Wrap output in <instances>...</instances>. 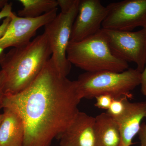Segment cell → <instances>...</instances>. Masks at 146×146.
<instances>
[{
  "label": "cell",
  "instance_id": "cell-17",
  "mask_svg": "<svg viewBox=\"0 0 146 146\" xmlns=\"http://www.w3.org/2000/svg\"><path fill=\"white\" fill-rule=\"evenodd\" d=\"M12 11V4L11 3H7L0 11V20L3 18H11L14 15Z\"/></svg>",
  "mask_w": 146,
  "mask_h": 146
},
{
  "label": "cell",
  "instance_id": "cell-16",
  "mask_svg": "<svg viewBox=\"0 0 146 146\" xmlns=\"http://www.w3.org/2000/svg\"><path fill=\"white\" fill-rule=\"evenodd\" d=\"M95 106L100 109H108L114 98L108 95H102L96 97Z\"/></svg>",
  "mask_w": 146,
  "mask_h": 146
},
{
  "label": "cell",
  "instance_id": "cell-15",
  "mask_svg": "<svg viewBox=\"0 0 146 146\" xmlns=\"http://www.w3.org/2000/svg\"><path fill=\"white\" fill-rule=\"evenodd\" d=\"M127 99V98L125 97L114 99L107 110V113L114 119L119 117L124 111L125 101Z\"/></svg>",
  "mask_w": 146,
  "mask_h": 146
},
{
  "label": "cell",
  "instance_id": "cell-13",
  "mask_svg": "<svg viewBox=\"0 0 146 146\" xmlns=\"http://www.w3.org/2000/svg\"><path fill=\"white\" fill-rule=\"evenodd\" d=\"M94 131L96 146H121L119 125L107 112L102 113L95 118Z\"/></svg>",
  "mask_w": 146,
  "mask_h": 146
},
{
  "label": "cell",
  "instance_id": "cell-14",
  "mask_svg": "<svg viewBox=\"0 0 146 146\" xmlns=\"http://www.w3.org/2000/svg\"><path fill=\"white\" fill-rule=\"evenodd\" d=\"M23 8L18 11L20 17L34 18L50 12L57 8L56 0H19Z\"/></svg>",
  "mask_w": 146,
  "mask_h": 146
},
{
  "label": "cell",
  "instance_id": "cell-24",
  "mask_svg": "<svg viewBox=\"0 0 146 146\" xmlns=\"http://www.w3.org/2000/svg\"><path fill=\"white\" fill-rule=\"evenodd\" d=\"M3 114H0V125L2 122L3 119Z\"/></svg>",
  "mask_w": 146,
  "mask_h": 146
},
{
  "label": "cell",
  "instance_id": "cell-20",
  "mask_svg": "<svg viewBox=\"0 0 146 146\" xmlns=\"http://www.w3.org/2000/svg\"><path fill=\"white\" fill-rule=\"evenodd\" d=\"M11 20V18H5L3 21L2 23L0 25V40L5 34L7 30L9 25L10 23ZM3 57L0 56V63H1V61Z\"/></svg>",
  "mask_w": 146,
  "mask_h": 146
},
{
  "label": "cell",
  "instance_id": "cell-19",
  "mask_svg": "<svg viewBox=\"0 0 146 146\" xmlns=\"http://www.w3.org/2000/svg\"><path fill=\"white\" fill-rule=\"evenodd\" d=\"M141 141V146H146V123H141L140 130L138 134Z\"/></svg>",
  "mask_w": 146,
  "mask_h": 146
},
{
  "label": "cell",
  "instance_id": "cell-4",
  "mask_svg": "<svg viewBox=\"0 0 146 146\" xmlns=\"http://www.w3.org/2000/svg\"><path fill=\"white\" fill-rule=\"evenodd\" d=\"M142 73L137 69L129 68L122 72L103 71L86 72L76 80L82 98H96L108 95L114 99L132 98L131 91L141 85Z\"/></svg>",
  "mask_w": 146,
  "mask_h": 146
},
{
  "label": "cell",
  "instance_id": "cell-11",
  "mask_svg": "<svg viewBox=\"0 0 146 146\" xmlns=\"http://www.w3.org/2000/svg\"><path fill=\"white\" fill-rule=\"evenodd\" d=\"M146 118V101L131 102L125 101L124 111L116 120L121 135V146H131L132 140L138 134L141 122Z\"/></svg>",
  "mask_w": 146,
  "mask_h": 146
},
{
  "label": "cell",
  "instance_id": "cell-6",
  "mask_svg": "<svg viewBox=\"0 0 146 146\" xmlns=\"http://www.w3.org/2000/svg\"><path fill=\"white\" fill-rule=\"evenodd\" d=\"M102 29L113 55L127 63H135L136 69L143 72L146 66V28L137 31Z\"/></svg>",
  "mask_w": 146,
  "mask_h": 146
},
{
  "label": "cell",
  "instance_id": "cell-23",
  "mask_svg": "<svg viewBox=\"0 0 146 146\" xmlns=\"http://www.w3.org/2000/svg\"><path fill=\"white\" fill-rule=\"evenodd\" d=\"M8 2V1L6 0H0V8H2Z\"/></svg>",
  "mask_w": 146,
  "mask_h": 146
},
{
  "label": "cell",
  "instance_id": "cell-21",
  "mask_svg": "<svg viewBox=\"0 0 146 146\" xmlns=\"http://www.w3.org/2000/svg\"><path fill=\"white\" fill-rule=\"evenodd\" d=\"M141 85L142 94L146 96V66L143 72L142 73V81Z\"/></svg>",
  "mask_w": 146,
  "mask_h": 146
},
{
  "label": "cell",
  "instance_id": "cell-18",
  "mask_svg": "<svg viewBox=\"0 0 146 146\" xmlns=\"http://www.w3.org/2000/svg\"><path fill=\"white\" fill-rule=\"evenodd\" d=\"M76 0H57L58 4L60 7L61 12L69 11L75 3Z\"/></svg>",
  "mask_w": 146,
  "mask_h": 146
},
{
  "label": "cell",
  "instance_id": "cell-22",
  "mask_svg": "<svg viewBox=\"0 0 146 146\" xmlns=\"http://www.w3.org/2000/svg\"><path fill=\"white\" fill-rule=\"evenodd\" d=\"M3 81V75L1 71L0 70V103L3 97L2 93V86Z\"/></svg>",
  "mask_w": 146,
  "mask_h": 146
},
{
  "label": "cell",
  "instance_id": "cell-2",
  "mask_svg": "<svg viewBox=\"0 0 146 146\" xmlns=\"http://www.w3.org/2000/svg\"><path fill=\"white\" fill-rule=\"evenodd\" d=\"M52 54L49 42L44 33L25 46L13 48L5 54L0 63L3 75V96L17 94L27 88Z\"/></svg>",
  "mask_w": 146,
  "mask_h": 146
},
{
  "label": "cell",
  "instance_id": "cell-7",
  "mask_svg": "<svg viewBox=\"0 0 146 146\" xmlns=\"http://www.w3.org/2000/svg\"><path fill=\"white\" fill-rule=\"evenodd\" d=\"M102 29L131 31L146 28V0H125L110 3Z\"/></svg>",
  "mask_w": 146,
  "mask_h": 146
},
{
  "label": "cell",
  "instance_id": "cell-10",
  "mask_svg": "<svg viewBox=\"0 0 146 146\" xmlns=\"http://www.w3.org/2000/svg\"><path fill=\"white\" fill-rule=\"evenodd\" d=\"M95 117L79 112L59 136V146H96Z\"/></svg>",
  "mask_w": 146,
  "mask_h": 146
},
{
  "label": "cell",
  "instance_id": "cell-9",
  "mask_svg": "<svg viewBox=\"0 0 146 146\" xmlns=\"http://www.w3.org/2000/svg\"><path fill=\"white\" fill-rule=\"evenodd\" d=\"M107 12V7L99 0H80L70 42H79L98 32Z\"/></svg>",
  "mask_w": 146,
  "mask_h": 146
},
{
  "label": "cell",
  "instance_id": "cell-5",
  "mask_svg": "<svg viewBox=\"0 0 146 146\" xmlns=\"http://www.w3.org/2000/svg\"><path fill=\"white\" fill-rule=\"evenodd\" d=\"M79 1L76 0L69 11L60 12L44 26V33L49 42L52 52L51 58L59 74L65 77L72 68V64L67 58V50L73 24L78 12Z\"/></svg>",
  "mask_w": 146,
  "mask_h": 146
},
{
  "label": "cell",
  "instance_id": "cell-8",
  "mask_svg": "<svg viewBox=\"0 0 146 146\" xmlns=\"http://www.w3.org/2000/svg\"><path fill=\"white\" fill-rule=\"evenodd\" d=\"M57 10L58 8L34 18L20 17L14 13L5 34L0 40V56H4V51L9 47L17 48L29 44L39 28L55 18Z\"/></svg>",
  "mask_w": 146,
  "mask_h": 146
},
{
  "label": "cell",
  "instance_id": "cell-12",
  "mask_svg": "<svg viewBox=\"0 0 146 146\" xmlns=\"http://www.w3.org/2000/svg\"><path fill=\"white\" fill-rule=\"evenodd\" d=\"M0 125V146H23L25 129L21 117L9 108H3Z\"/></svg>",
  "mask_w": 146,
  "mask_h": 146
},
{
  "label": "cell",
  "instance_id": "cell-1",
  "mask_svg": "<svg viewBox=\"0 0 146 146\" xmlns=\"http://www.w3.org/2000/svg\"><path fill=\"white\" fill-rule=\"evenodd\" d=\"M82 99L76 80L60 75L50 58L27 88L3 96L0 109L9 108L22 119L23 146H50L79 112Z\"/></svg>",
  "mask_w": 146,
  "mask_h": 146
},
{
  "label": "cell",
  "instance_id": "cell-3",
  "mask_svg": "<svg viewBox=\"0 0 146 146\" xmlns=\"http://www.w3.org/2000/svg\"><path fill=\"white\" fill-rule=\"evenodd\" d=\"M67 56L71 64L86 72H123L127 63L113 55L106 35L101 29L97 33L78 42H70Z\"/></svg>",
  "mask_w": 146,
  "mask_h": 146
}]
</instances>
